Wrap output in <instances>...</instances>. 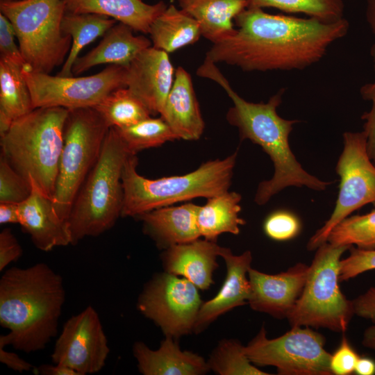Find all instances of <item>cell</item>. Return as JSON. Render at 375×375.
I'll return each instance as SVG.
<instances>
[{
    "label": "cell",
    "mask_w": 375,
    "mask_h": 375,
    "mask_svg": "<svg viewBox=\"0 0 375 375\" xmlns=\"http://www.w3.org/2000/svg\"><path fill=\"white\" fill-rule=\"evenodd\" d=\"M233 35L213 44L205 60L246 72L301 70L319 62L349 29L346 18L326 22L314 17L272 15L248 7L235 19Z\"/></svg>",
    "instance_id": "1"
},
{
    "label": "cell",
    "mask_w": 375,
    "mask_h": 375,
    "mask_svg": "<svg viewBox=\"0 0 375 375\" xmlns=\"http://www.w3.org/2000/svg\"><path fill=\"white\" fill-rule=\"evenodd\" d=\"M197 75L210 78L224 88L233 103L226 115L228 122L238 128L241 140H249L259 145L274 164L273 176L260 182L258 187L254 199L258 205L265 204L274 195L290 186H306L321 191L331 183L307 172L292 153L289 136L299 120L284 119L277 112L284 89L266 103H253L246 101L232 89L215 63L205 60L198 69Z\"/></svg>",
    "instance_id": "2"
},
{
    "label": "cell",
    "mask_w": 375,
    "mask_h": 375,
    "mask_svg": "<svg viewBox=\"0 0 375 375\" xmlns=\"http://www.w3.org/2000/svg\"><path fill=\"white\" fill-rule=\"evenodd\" d=\"M65 301L62 278L47 264L7 269L0 278V325L9 332L0 336V346L44 349L57 334Z\"/></svg>",
    "instance_id": "3"
},
{
    "label": "cell",
    "mask_w": 375,
    "mask_h": 375,
    "mask_svg": "<svg viewBox=\"0 0 375 375\" xmlns=\"http://www.w3.org/2000/svg\"><path fill=\"white\" fill-rule=\"evenodd\" d=\"M237 156L235 152L224 159L208 160L184 175L150 179L138 174V158L131 155L122 172L121 217H136L156 208L199 197L209 199L228 191Z\"/></svg>",
    "instance_id": "4"
},
{
    "label": "cell",
    "mask_w": 375,
    "mask_h": 375,
    "mask_svg": "<svg viewBox=\"0 0 375 375\" xmlns=\"http://www.w3.org/2000/svg\"><path fill=\"white\" fill-rule=\"evenodd\" d=\"M131 155L116 129L110 127L99 158L81 186L67 220L73 245L84 238L96 237L108 231L121 217L122 172Z\"/></svg>",
    "instance_id": "5"
},
{
    "label": "cell",
    "mask_w": 375,
    "mask_h": 375,
    "mask_svg": "<svg viewBox=\"0 0 375 375\" xmlns=\"http://www.w3.org/2000/svg\"><path fill=\"white\" fill-rule=\"evenodd\" d=\"M69 110L39 107L15 120L1 137V155L53 199ZM29 181V180H28Z\"/></svg>",
    "instance_id": "6"
},
{
    "label": "cell",
    "mask_w": 375,
    "mask_h": 375,
    "mask_svg": "<svg viewBox=\"0 0 375 375\" xmlns=\"http://www.w3.org/2000/svg\"><path fill=\"white\" fill-rule=\"evenodd\" d=\"M0 11L14 28L24 70L49 74L64 64L72 40L61 31L63 0H0Z\"/></svg>",
    "instance_id": "7"
},
{
    "label": "cell",
    "mask_w": 375,
    "mask_h": 375,
    "mask_svg": "<svg viewBox=\"0 0 375 375\" xmlns=\"http://www.w3.org/2000/svg\"><path fill=\"white\" fill-rule=\"evenodd\" d=\"M351 247L326 242L316 249L303 292L287 317L291 326L346 332L354 312L340 290V262Z\"/></svg>",
    "instance_id": "8"
},
{
    "label": "cell",
    "mask_w": 375,
    "mask_h": 375,
    "mask_svg": "<svg viewBox=\"0 0 375 375\" xmlns=\"http://www.w3.org/2000/svg\"><path fill=\"white\" fill-rule=\"evenodd\" d=\"M110 127L92 107L69 110L56 183L53 205L67 220L73 201L100 155Z\"/></svg>",
    "instance_id": "9"
},
{
    "label": "cell",
    "mask_w": 375,
    "mask_h": 375,
    "mask_svg": "<svg viewBox=\"0 0 375 375\" xmlns=\"http://www.w3.org/2000/svg\"><path fill=\"white\" fill-rule=\"evenodd\" d=\"M325 338L310 327L292 326L276 338L267 337L262 326L244 352L256 366H272L281 375H333L331 354L326 351Z\"/></svg>",
    "instance_id": "10"
},
{
    "label": "cell",
    "mask_w": 375,
    "mask_h": 375,
    "mask_svg": "<svg viewBox=\"0 0 375 375\" xmlns=\"http://www.w3.org/2000/svg\"><path fill=\"white\" fill-rule=\"evenodd\" d=\"M343 144L335 169L340 177L335 206L328 219L309 239V251L326 242L331 230L353 212L369 203L375 206V165L368 155L365 133L344 132Z\"/></svg>",
    "instance_id": "11"
},
{
    "label": "cell",
    "mask_w": 375,
    "mask_h": 375,
    "mask_svg": "<svg viewBox=\"0 0 375 375\" xmlns=\"http://www.w3.org/2000/svg\"><path fill=\"white\" fill-rule=\"evenodd\" d=\"M197 289L189 280L165 272L146 284L137 308L165 337L177 339L193 332L203 303Z\"/></svg>",
    "instance_id": "12"
},
{
    "label": "cell",
    "mask_w": 375,
    "mask_h": 375,
    "mask_svg": "<svg viewBox=\"0 0 375 375\" xmlns=\"http://www.w3.org/2000/svg\"><path fill=\"white\" fill-rule=\"evenodd\" d=\"M33 106L62 107L68 110L94 107L110 92L126 87V67L109 65L88 76H62L22 69Z\"/></svg>",
    "instance_id": "13"
},
{
    "label": "cell",
    "mask_w": 375,
    "mask_h": 375,
    "mask_svg": "<svg viewBox=\"0 0 375 375\" xmlns=\"http://www.w3.org/2000/svg\"><path fill=\"white\" fill-rule=\"evenodd\" d=\"M109 352L99 315L89 306L65 323L51 358L54 364L67 366L78 375H86L100 372Z\"/></svg>",
    "instance_id": "14"
},
{
    "label": "cell",
    "mask_w": 375,
    "mask_h": 375,
    "mask_svg": "<svg viewBox=\"0 0 375 375\" xmlns=\"http://www.w3.org/2000/svg\"><path fill=\"white\" fill-rule=\"evenodd\" d=\"M308 270L309 265L303 262L277 274L251 267L248 272L251 285L248 303L255 311L278 319L287 318L303 292Z\"/></svg>",
    "instance_id": "15"
},
{
    "label": "cell",
    "mask_w": 375,
    "mask_h": 375,
    "mask_svg": "<svg viewBox=\"0 0 375 375\" xmlns=\"http://www.w3.org/2000/svg\"><path fill=\"white\" fill-rule=\"evenodd\" d=\"M174 69L168 53L153 46L126 67L125 84L151 115L160 114L174 83Z\"/></svg>",
    "instance_id": "16"
},
{
    "label": "cell",
    "mask_w": 375,
    "mask_h": 375,
    "mask_svg": "<svg viewBox=\"0 0 375 375\" xmlns=\"http://www.w3.org/2000/svg\"><path fill=\"white\" fill-rule=\"evenodd\" d=\"M29 197L19 203V222L38 249L49 251L58 247L72 244L67 221L56 211L51 198L46 195L32 178Z\"/></svg>",
    "instance_id": "17"
},
{
    "label": "cell",
    "mask_w": 375,
    "mask_h": 375,
    "mask_svg": "<svg viewBox=\"0 0 375 375\" xmlns=\"http://www.w3.org/2000/svg\"><path fill=\"white\" fill-rule=\"evenodd\" d=\"M220 256L226 264V276L216 296L201 304L193 328L196 334L220 315L248 303L250 297L251 285L247 276L252 261L251 251L234 255L230 249L223 247Z\"/></svg>",
    "instance_id": "18"
},
{
    "label": "cell",
    "mask_w": 375,
    "mask_h": 375,
    "mask_svg": "<svg viewBox=\"0 0 375 375\" xmlns=\"http://www.w3.org/2000/svg\"><path fill=\"white\" fill-rule=\"evenodd\" d=\"M222 248L216 242L199 238L172 245L162 254L163 267L166 272L181 276L199 289L207 290L214 283L212 274Z\"/></svg>",
    "instance_id": "19"
},
{
    "label": "cell",
    "mask_w": 375,
    "mask_h": 375,
    "mask_svg": "<svg viewBox=\"0 0 375 375\" xmlns=\"http://www.w3.org/2000/svg\"><path fill=\"white\" fill-rule=\"evenodd\" d=\"M160 115L178 139L197 140L203 133L205 124L191 76L182 67L176 70L172 87Z\"/></svg>",
    "instance_id": "20"
},
{
    "label": "cell",
    "mask_w": 375,
    "mask_h": 375,
    "mask_svg": "<svg viewBox=\"0 0 375 375\" xmlns=\"http://www.w3.org/2000/svg\"><path fill=\"white\" fill-rule=\"evenodd\" d=\"M200 206L188 203L165 206L147 212L138 217L143 224L144 232L160 248L190 242L201 237L197 225Z\"/></svg>",
    "instance_id": "21"
},
{
    "label": "cell",
    "mask_w": 375,
    "mask_h": 375,
    "mask_svg": "<svg viewBox=\"0 0 375 375\" xmlns=\"http://www.w3.org/2000/svg\"><path fill=\"white\" fill-rule=\"evenodd\" d=\"M133 351L138 369L144 375H201L210 370L203 357L182 351L171 337H165L156 350H152L142 342H137Z\"/></svg>",
    "instance_id": "22"
},
{
    "label": "cell",
    "mask_w": 375,
    "mask_h": 375,
    "mask_svg": "<svg viewBox=\"0 0 375 375\" xmlns=\"http://www.w3.org/2000/svg\"><path fill=\"white\" fill-rule=\"evenodd\" d=\"M134 30L119 22L103 35L99 44L83 56L72 67V74H81L101 64L127 67L143 50L151 47V41L143 35H135Z\"/></svg>",
    "instance_id": "23"
},
{
    "label": "cell",
    "mask_w": 375,
    "mask_h": 375,
    "mask_svg": "<svg viewBox=\"0 0 375 375\" xmlns=\"http://www.w3.org/2000/svg\"><path fill=\"white\" fill-rule=\"evenodd\" d=\"M63 1L66 12L106 15L143 33H149L152 22L167 7L163 1L148 4L142 0Z\"/></svg>",
    "instance_id": "24"
},
{
    "label": "cell",
    "mask_w": 375,
    "mask_h": 375,
    "mask_svg": "<svg viewBox=\"0 0 375 375\" xmlns=\"http://www.w3.org/2000/svg\"><path fill=\"white\" fill-rule=\"evenodd\" d=\"M181 9L199 24L202 35L213 44L234 34L233 20L249 7L247 0H178Z\"/></svg>",
    "instance_id": "25"
},
{
    "label": "cell",
    "mask_w": 375,
    "mask_h": 375,
    "mask_svg": "<svg viewBox=\"0 0 375 375\" xmlns=\"http://www.w3.org/2000/svg\"><path fill=\"white\" fill-rule=\"evenodd\" d=\"M23 68L0 58V136L15 120L35 109Z\"/></svg>",
    "instance_id": "26"
},
{
    "label": "cell",
    "mask_w": 375,
    "mask_h": 375,
    "mask_svg": "<svg viewBox=\"0 0 375 375\" xmlns=\"http://www.w3.org/2000/svg\"><path fill=\"white\" fill-rule=\"evenodd\" d=\"M241 195L226 191L208 199L197 212V225L201 237L216 242L218 236L228 233L238 235L246 222L240 217Z\"/></svg>",
    "instance_id": "27"
},
{
    "label": "cell",
    "mask_w": 375,
    "mask_h": 375,
    "mask_svg": "<svg viewBox=\"0 0 375 375\" xmlns=\"http://www.w3.org/2000/svg\"><path fill=\"white\" fill-rule=\"evenodd\" d=\"M149 33L153 47L167 53L196 42L202 35L199 23L172 4L152 22Z\"/></svg>",
    "instance_id": "28"
},
{
    "label": "cell",
    "mask_w": 375,
    "mask_h": 375,
    "mask_svg": "<svg viewBox=\"0 0 375 375\" xmlns=\"http://www.w3.org/2000/svg\"><path fill=\"white\" fill-rule=\"evenodd\" d=\"M117 22L99 14L66 12L62 19L61 31L64 35L72 38V42L69 53L58 75L73 76L72 67L81 50L97 38L103 36Z\"/></svg>",
    "instance_id": "29"
},
{
    "label": "cell",
    "mask_w": 375,
    "mask_h": 375,
    "mask_svg": "<svg viewBox=\"0 0 375 375\" xmlns=\"http://www.w3.org/2000/svg\"><path fill=\"white\" fill-rule=\"evenodd\" d=\"M93 108L114 128L129 126L151 117L146 106L126 87L114 90Z\"/></svg>",
    "instance_id": "30"
},
{
    "label": "cell",
    "mask_w": 375,
    "mask_h": 375,
    "mask_svg": "<svg viewBox=\"0 0 375 375\" xmlns=\"http://www.w3.org/2000/svg\"><path fill=\"white\" fill-rule=\"evenodd\" d=\"M115 128L128 151L135 155L142 150L178 139L161 117H149L131 126Z\"/></svg>",
    "instance_id": "31"
},
{
    "label": "cell",
    "mask_w": 375,
    "mask_h": 375,
    "mask_svg": "<svg viewBox=\"0 0 375 375\" xmlns=\"http://www.w3.org/2000/svg\"><path fill=\"white\" fill-rule=\"evenodd\" d=\"M326 242L335 246L375 249V210L346 217L331 230Z\"/></svg>",
    "instance_id": "32"
},
{
    "label": "cell",
    "mask_w": 375,
    "mask_h": 375,
    "mask_svg": "<svg viewBox=\"0 0 375 375\" xmlns=\"http://www.w3.org/2000/svg\"><path fill=\"white\" fill-rule=\"evenodd\" d=\"M249 7L274 8L285 12L303 13L323 22L344 18L343 0H247Z\"/></svg>",
    "instance_id": "33"
},
{
    "label": "cell",
    "mask_w": 375,
    "mask_h": 375,
    "mask_svg": "<svg viewBox=\"0 0 375 375\" xmlns=\"http://www.w3.org/2000/svg\"><path fill=\"white\" fill-rule=\"evenodd\" d=\"M210 370L219 375H267L253 365L238 340H221L207 361Z\"/></svg>",
    "instance_id": "34"
},
{
    "label": "cell",
    "mask_w": 375,
    "mask_h": 375,
    "mask_svg": "<svg viewBox=\"0 0 375 375\" xmlns=\"http://www.w3.org/2000/svg\"><path fill=\"white\" fill-rule=\"evenodd\" d=\"M31 192L30 181L0 155V203H20L29 197Z\"/></svg>",
    "instance_id": "35"
},
{
    "label": "cell",
    "mask_w": 375,
    "mask_h": 375,
    "mask_svg": "<svg viewBox=\"0 0 375 375\" xmlns=\"http://www.w3.org/2000/svg\"><path fill=\"white\" fill-rule=\"evenodd\" d=\"M301 222L292 212L276 210L265 220L263 228L265 234L276 241H286L294 238L300 233Z\"/></svg>",
    "instance_id": "36"
},
{
    "label": "cell",
    "mask_w": 375,
    "mask_h": 375,
    "mask_svg": "<svg viewBox=\"0 0 375 375\" xmlns=\"http://www.w3.org/2000/svg\"><path fill=\"white\" fill-rule=\"evenodd\" d=\"M349 255L340 260V281H345L359 274L375 269V249H361L351 246Z\"/></svg>",
    "instance_id": "37"
},
{
    "label": "cell",
    "mask_w": 375,
    "mask_h": 375,
    "mask_svg": "<svg viewBox=\"0 0 375 375\" xmlns=\"http://www.w3.org/2000/svg\"><path fill=\"white\" fill-rule=\"evenodd\" d=\"M375 74V44L370 49ZM360 93L362 98L372 103L370 110L361 116L364 121L363 131L367 137V149L369 158L375 165V77L372 82L361 86Z\"/></svg>",
    "instance_id": "38"
},
{
    "label": "cell",
    "mask_w": 375,
    "mask_h": 375,
    "mask_svg": "<svg viewBox=\"0 0 375 375\" xmlns=\"http://www.w3.org/2000/svg\"><path fill=\"white\" fill-rule=\"evenodd\" d=\"M15 38L16 33L11 22L0 13V58L24 67L26 62L19 46L15 43Z\"/></svg>",
    "instance_id": "39"
},
{
    "label": "cell",
    "mask_w": 375,
    "mask_h": 375,
    "mask_svg": "<svg viewBox=\"0 0 375 375\" xmlns=\"http://www.w3.org/2000/svg\"><path fill=\"white\" fill-rule=\"evenodd\" d=\"M359 355L350 344L347 337L342 336L340 344L331 354L330 368L333 374L350 375L355 372Z\"/></svg>",
    "instance_id": "40"
},
{
    "label": "cell",
    "mask_w": 375,
    "mask_h": 375,
    "mask_svg": "<svg viewBox=\"0 0 375 375\" xmlns=\"http://www.w3.org/2000/svg\"><path fill=\"white\" fill-rule=\"evenodd\" d=\"M22 255V247L11 230L8 228L3 229L0 233V271L17 261Z\"/></svg>",
    "instance_id": "41"
},
{
    "label": "cell",
    "mask_w": 375,
    "mask_h": 375,
    "mask_svg": "<svg viewBox=\"0 0 375 375\" xmlns=\"http://www.w3.org/2000/svg\"><path fill=\"white\" fill-rule=\"evenodd\" d=\"M354 315L375 323V286L352 300Z\"/></svg>",
    "instance_id": "42"
},
{
    "label": "cell",
    "mask_w": 375,
    "mask_h": 375,
    "mask_svg": "<svg viewBox=\"0 0 375 375\" xmlns=\"http://www.w3.org/2000/svg\"><path fill=\"white\" fill-rule=\"evenodd\" d=\"M5 347L0 346V362L5 364L8 367L19 372H23L35 369L31 363L19 357L14 352L7 351Z\"/></svg>",
    "instance_id": "43"
},
{
    "label": "cell",
    "mask_w": 375,
    "mask_h": 375,
    "mask_svg": "<svg viewBox=\"0 0 375 375\" xmlns=\"http://www.w3.org/2000/svg\"><path fill=\"white\" fill-rule=\"evenodd\" d=\"M19 203H0V224H19Z\"/></svg>",
    "instance_id": "44"
},
{
    "label": "cell",
    "mask_w": 375,
    "mask_h": 375,
    "mask_svg": "<svg viewBox=\"0 0 375 375\" xmlns=\"http://www.w3.org/2000/svg\"><path fill=\"white\" fill-rule=\"evenodd\" d=\"M44 364L35 367V373L40 375H78L74 369L59 364Z\"/></svg>",
    "instance_id": "45"
},
{
    "label": "cell",
    "mask_w": 375,
    "mask_h": 375,
    "mask_svg": "<svg viewBox=\"0 0 375 375\" xmlns=\"http://www.w3.org/2000/svg\"><path fill=\"white\" fill-rule=\"evenodd\" d=\"M355 372L358 375H374L375 374V361L367 357H359Z\"/></svg>",
    "instance_id": "46"
},
{
    "label": "cell",
    "mask_w": 375,
    "mask_h": 375,
    "mask_svg": "<svg viewBox=\"0 0 375 375\" xmlns=\"http://www.w3.org/2000/svg\"><path fill=\"white\" fill-rule=\"evenodd\" d=\"M365 16L367 24L375 37V0H366Z\"/></svg>",
    "instance_id": "47"
},
{
    "label": "cell",
    "mask_w": 375,
    "mask_h": 375,
    "mask_svg": "<svg viewBox=\"0 0 375 375\" xmlns=\"http://www.w3.org/2000/svg\"><path fill=\"white\" fill-rule=\"evenodd\" d=\"M363 347L375 351V323L367 327L362 335Z\"/></svg>",
    "instance_id": "48"
},
{
    "label": "cell",
    "mask_w": 375,
    "mask_h": 375,
    "mask_svg": "<svg viewBox=\"0 0 375 375\" xmlns=\"http://www.w3.org/2000/svg\"><path fill=\"white\" fill-rule=\"evenodd\" d=\"M1 1H17V0H1Z\"/></svg>",
    "instance_id": "49"
}]
</instances>
